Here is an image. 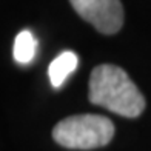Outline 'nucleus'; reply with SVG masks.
Returning <instances> with one entry per match:
<instances>
[{
    "mask_svg": "<svg viewBox=\"0 0 151 151\" xmlns=\"http://www.w3.org/2000/svg\"><path fill=\"white\" fill-rule=\"evenodd\" d=\"M90 102L123 117H137L145 99L127 73L114 65H99L90 77Z\"/></svg>",
    "mask_w": 151,
    "mask_h": 151,
    "instance_id": "f257e3e1",
    "label": "nucleus"
},
{
    "mask_svg": "<svg viewBox=\"0 0 151 151\" xmlns=\"http://www.w3.org/2000/svg\"><path fill=\"white\" fill-rule=\"evenodd\" d=\"M114 136V125L108 117L79 114L60 120L52 129V139L71 150H93L105 147Z\"/></svg>",
    "mask_w": 151,
    "mask_h": 151,
    "instance_id": "f03ea898",
    "label": "nucleus"
},
{
    "mask_svg": "<svg viewBox=\"0 0 151 151\" xmlns=\"http://www.w3.org/2000/svg\"><path fill=\"white\" fill-rule=\"evenodd\" d=\"M76 12L102 34H114L122 28L123 8L120 0H70Z\"/></svg>",
    "mask_w": 151,
    "mask_h": 151,
    "instance_id": "7ed1b4c3",
    "label": "nucleus"
},
{
    "mask_svg": "<svg viewBox=\"0 0 151 151\" xmlns=\"http://www.w3.org/2000/svg\"><path fill=\"white\" fill-rule=\"evenodd\" d=\"M77 63H79V57L73 51H63L62 54H59L50 63V68H48L51 85L54 88L62 86L65 79L77 68Z\"/></svg>",
    "mask_w": 151,
    "mask_h": 151,
    "instance_id": "20e7f679",
    "label": "nucleus"
},
{
    "mask_svg": "<svg viewBox=\"0 0 151 151\" xmlns=\"http://www.w3.org/2000/svg\"><path fill=\"white\" fill-rule=\"evenodd\" d=\"M37 48V40L34 39L31 31H22L17 34L14 40V59L17 63L26 65L34 59Z\"/></svg>",
    "mask_w": 151,
    "mask_h": 151,
    "instance_id": "39448f33",
    "label": "nucleus"
}]
</instances>
